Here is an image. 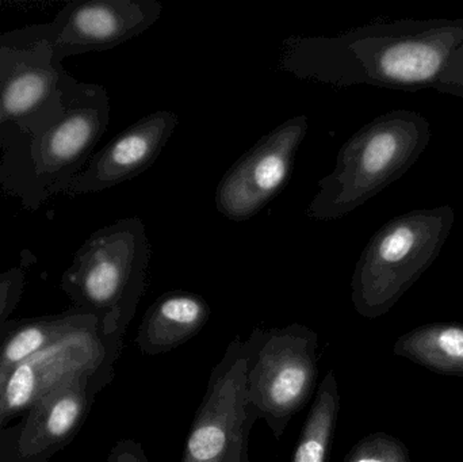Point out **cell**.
<instances>
[{"instance_id": "17", "label": "cell", "mask_w": 463, "mask_h": 462, "mask_svg": "<svg viewBox=\"0 0 463 462\" xmlns=\"http://www.w3.org/2000/svg\"><path fill=\"white\" fill-rule=\"evenodd\" d=\"M343 462H413L407 445L391 434L375 431L354 445Z\"/></svg>"}, {"instance_id": "16", "label": "cell", "mask_w": 463, "mask_h": 462, "mask_svg": "<svg viewBox=\"0 0 463 462\" xmlns=\"http://www.w3.org/2000/svg\"><path fill=\"white\" fill-rule=\"evenodd\" d=\"M339 411V385L331 369L318 385L291 462H328Z\"/></svg>"}, {"instance_id": "14", "label": "cell", "mask_w": 463, "mask_h": 462, "mask_svg": "<svg viewBox=\"0 0 463 462\" xmlns=\"http://www.w3.org/2000/svg\"><path fill=\"white\" fill-rule=\"evenodd\" d=\"M102 319L92 312L72 308L59 315L8 320L0 327V377L49 347ZM103 320V319H102Z\"/></svg>"}, {"instance_id": "20", "label": "cell", "mask_w": 463, "mask_h": 462, "mask_svg": "<svg viewBox=\"0 0 463 462\" xmlns=\"http://www.w3.org/2000/svg\"><path fill=\"white\" fill-rule=\"evenodd\" d=\"M106 462H148V458L140 442L121 439L114 445Z\"/></svg>"}, {"instance_id": "10", "label": "cell", "mask_w": 463, "mask_h": 462, "mask_svg": "<svg viewBox=\"0 0 463 462\" xmlns=\"http://www.w3.org/2000/svg\"><path fill=\"white\" fill-rule=\"evenodd\" d=\"M307 133V117L297 116L263 136L222 176L217 211L232 222L256 216L288 184Z\"/></svg>"}, {"instance_id": "1", "label": "cell", "mask_w": 463, "mask_h": 462, "mask_svg": "<svg viewBox=\"0 0 463 462\" xmlns=\"http://www.w3.org/2000/svg\"><path fill=\"white\" fill-rule=\"evenodd\" d=\"M463 41V19L374 22L334 37L290 35L279 70L304 80L418 91L434 89Z\"/></svg>"}, {"instance_id": "15", "label": "cell", "mask_w": 463, "mask_h": 462, "mask_svg": "<svg viewBox=\"0 0 463 462\" xmlns=\"http://www.w3.org/2000/svg\"><path fill=\"white\" fill-rule=\"evenodd\" d=\"M393 354L434 373L463 377V325L438 322L413 328L397 339Z\"/></svg>"}, {"instance_id": "18", "label": "cell", "mask_w": 463, "mask_h": 462, "mask_svg": "<svg viewBox=\"0 0 463 462\" xmlns=\"http://www.w3.org/2000/svg\"><path fill=\"white\" fill-rule=\"evenodd\" d=\"M24 289V270L14 268L0 273V327L10 320Z\"/></svg>"}, {"instance_id": "13", "label": "cell", "mask_w": 463, "mask_h": 462, "mask_svg": "<svg viewBox=\"0 0 463 462\" xmlns=\"http://www.w3.org/2000/svg\"><path fill=\"white\" fill-rule=\"evenodd\" d=\"M211 317L203 296L174 290L160 296L144 315L136 344L146 355L173 352L200 334Z\"/></svg>"}, {"instance_id": "6", "label": "cell", "mask_w": 463, "mask_h": 462, "mask_svg": "<svg viewBox=\"0 0 463 462\" xmlns=\"http://www.w3.org/2000/svg\"><path fill=\"white\" fill-rule=\"evenodd\" d=\"M244 347L248 406L279 441L317 385V333L298 323L271 330L253 328Z\"/></svg>"}, {"instance_id": "2", "label": "cell", "mask_w": 463, "mask_h": 462, "mask_svg": "<svg viewBox=\"0 0 463 462\" xmlns=\"http://www.w3.org/2000/svg\"><path fill=\"white\" fill-rule=\"evenodd\" d=\"M110 121L105 87L71 78L64 108L37 129L8 140L0 184L26 208H40L86 167Z\"/></svg>"}, {"instance_id": "12", "label": "cell", "mask_w": 463, "mask_h": 462, "mask_svg": "<svg viewBox=\"0 0 463 462\" xmlns=\"http://www.w3.org/2000/svg\"><path fill=\"white\" fill-rule=\"evenodd\" d=\"M178 122V116L168 110L155 111L138 119L92 155L64 194L99 193L140 175L156 163Z\"/></svg>"}, {"instance_id": "21", "label": "cell", "mask_w": 463, "mask_h": 462, "mask_svg": "<svg viewBox=\"0 0 463 462\" xmlns=\"http://www.w3.org/2000/svg\"><path fill=\"white\" fill-rule=\"evenodd\" d=\"M3 382H5V379H2V377H0V385L3 384Z\"/></svg>"}, {"instance_id": "19", "label": "cell", "mask_w": 463, "mask_h": 462, "mask_svg": "<svg viewBox=\"0 0 463 462\" xmlns=\"http://www.w3.org/2000/svg\"><path fill=\"white\" fill-rule=\"evenodd\" d=\"M434 89L463 99V41L449 57Z\"/></svg>"}, {"instance_id": "11", "label": "cell", "mask_w": 463, "mask_h": 462, "mask_svg": "<svg viewBox=\"0 0 463 462\" xmlns=\"http://www.w3.org/2000/svg\"><path fill=\"white\" fill-rule=\"evenodd\" d=\"M157 0H81L71 2L53 22L38 26L33 37L49 46L54 59L108 51L154 26L162 15Z\"/></svg>"}, {"instance_id": "3", "label": "cell", "mask_w": 463, "mask_h": 462, "mask_svg": "<svg viewBox=\"0 0 463 462\" xmlns=\"http://www.w3.org/2000/svg\"><path fill=\"white\" fill-rule=\"evenodd\" d=\"M431 125L418 111H389L351 136L334 171L318 181L307 208L316 222L342 219L402 178L431 141Z\"/></svg>"}, {"instance_id": "5", "label": "cell", "mask_w": 463, "mask_h": 462, "mask_svg": "<svg viewBox=\"0 0 463 462\" xmlns=\"http://www.w3.org/2000/svg\"><path fill=\"white\" fill-rule=\"evenodd\" d=\"M454 222V209L442 205L418 209L383 225L354 270L355 311L370 320L388 314L439 257Z\"/></svg>"}, {"instance_id": "4", "label": "cell", "mask_w": 463, "mask_h": 462, "mask_svg": "<svg viewBox=\"0 0 463 462\" xmlns=\"http://www.w3.org/2000/svg\"><path fill=\"white\" fill-rule=\"evenodd\" d=\"M151 244L138 217L95 231L62 274L61 289L75 308L102 317L108 330L125 335L146 292Z\"/></svg>"}, {"instance_id": "8", "label": "cell", "mask_w": 463, "mask_h": 462, "mask_svg": "<svg viewBox=\"0 0 463 462\" xmlns=\"http://www.w3.org/2000/svg\"><path fill=\"white\" fill-rule=\"evenodd\" d=\"M256 420L247 401V353L236 336L212 371L182 462H248V437Z\"/></svg>"}, {"instance_id": "7", "label": "cell", "mask_w": 463, "mask_h": 462, "mask_svg": "<svg viewBox=\"0 0 463 462\" xmlns=\"http://www.w3.org/2000/svg\"><path fill=\"white\" fill-rule=\"evenodd\" d=\"M122 338L99 319L14 368L0 385V429L80 374H116Z\"/></svg>"}, {"instance_id": "9", "label": "cell", "mask_w": 463, "mask_h": 462, "mask_svg": "<svg viewBox=\"0 0 463 462\" xmlns=\"http://www.w3.org/2000/svg\"><path fill=\"white\" fill-rule=\"evenodd\" d=\"M113 373H84L0 429V462H48L75 439Z\"/></svg>"}]
</instances>
